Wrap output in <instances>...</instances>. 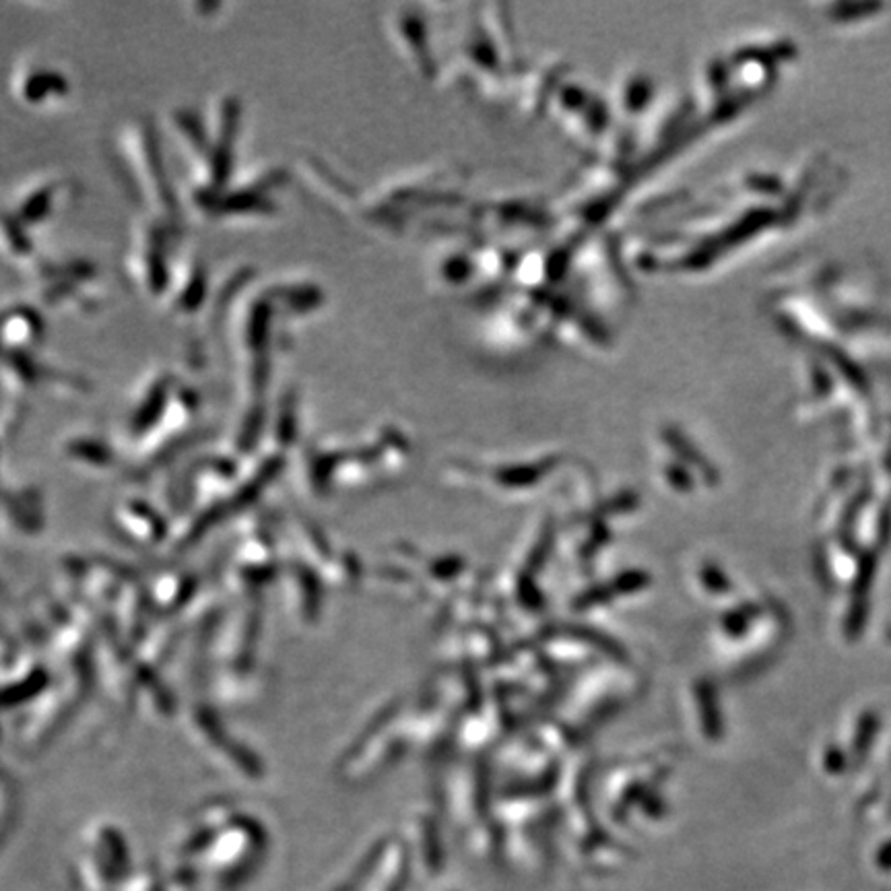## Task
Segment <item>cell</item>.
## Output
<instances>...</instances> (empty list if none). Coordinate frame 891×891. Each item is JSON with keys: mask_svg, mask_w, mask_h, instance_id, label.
Segmentation results:
<instances>
[{"mask_svg": "<svg viewBox=\"0 0 891 891\" xmlns=\"http://www.w3.org/2000/svg\"><path fill=\"white\" fill-rule=\"evenodd\" d=\"M846 753L838 750V747H829L826 753V759H823V766L829 774H840L846 767Z\"/></svg>", "mask_w": 891, "mask_h": 891, "instance_id": "cell-3", "label": "cell"}, {"mask_svg": "<svg viewBox=\"0 0 891 891\" xmlns=\"http://www.w3.org/2000/svg\"><path fill=\"white\" fill-rule=\"evenodd\" d=\"M877 571V555L873 551H865L859 560V571H856V580L852 587V603H867V595L870 584H873Z\"/></svg>", "mask_w": 891, "mask_h": 891, "instance_id": "cell-1", "label": "cell"}, {"mask_svg": "<svg viewBox=\"0 0 891 891\" xmlns=\"http://www.w3.org/2000/svg\"><path fill=\"white\" fill-rule=\"evenodd\" d=\"M887 640H889V642H891V630H889V631H887Z\"/></svg>", "mask_w": 891, "mask_h": 891, "instance_id": "cell-5", "label": "cell"}, {"mask_svg": "<svg viewBox=\"0 0 891 891\" xmlns=\"http://www.w3.org/2000/svg\"><path fill=\"white\" fill-rule=\"evenodd\" d=\"M877 729H879V718H877V714L873 712L862 714L859 720V729H856L854 734V755L862 758V755L867 753L870 741H873V737L877 734Z\"/></svg>", "mask_w": 891, "mask_h": 891, "instance_id": "cell-2", "label": "cell"}, {"mask_svg": "<svg viewBox=\"0 0 891 891\" xmlns=\"http://www.w3.org/2000/svg\"><path fill=\"white\" fill-rule=\"evenodd\" d=\"M877 865H879L883 870L891 869V840L886 846H881L879 852H877Z\"/></svg>", "mask_w": 891, "mask_h": 891, "instance_id": "cell-4", "label": "cell"}]
</instances>
